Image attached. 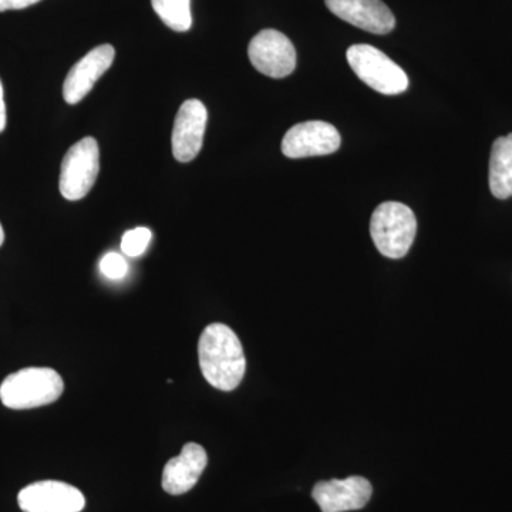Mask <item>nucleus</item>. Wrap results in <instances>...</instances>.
<instances>
[{
  "label": "nucleus",
  "mask_w": 512,
  "mask_h": 512,
  "mask_svg": "<svg viewBox=\"0 0 512 512\" xmlns=\"http://www.w3.org/2000/svg\"><path fill=\"white\" fill-rule=\"evenodd\" d=\"M99 171V144L96 138H83L63 158L59 183L63 197L69 201L82 200L92 190Z\"/></svg>",
  "instance_id": "obj_5"
},
{
  "label": "nucleus",
  "mask_w": 512,
  "mask_h": 512,
  "mask_svg": "<svg viewBox=\"0 0 512 512\" xmlns=\"http://www.w3.org/2000/svg\"><path fill=\"white\" fill-rule=\"evenodd\" d=\"M416 232V215L402 202H383L373 212L370 235L380 254L387 258H404L412 248Z\"/></svg>",
  "instance_id": "obj_3"
},
{
  "label": "nucleus",
  "mask_w": 512,
  "mask_h": 512,
  "mask_svg": "<svg viewBox=\"0 0 512 512\" xmlns=\"http://www.w3.org/2000/svg\"><path fill=\"white\" fill-rule=\"evenodd\" d=\"M207 107L200 100H187L178 110L173 128V154L180 163H190L200 154L207 128Z\"/></svg>",
  "instance_id": "obj_9"
},
{
  "label": "nucleus",
  "mask_w": 512,
  "mask_h": 512,
  "mask_svg": "<svg viewBox=\"0 0 512 512\" xmlns=\"http://www.w3.org/2000/svg\"><path fill=\"white\" fill-rule=\"evenodd\" d=\"M23 512H80L86 505L82 491L62 481H37L18 495Z\"/></svg>",
  "instance_id": "obj_8"
},
{
  "label": "nucleus",
  "mask_w": 512,
  "mask_h": 512,
  "mask_svg": "<svg viewBox=\"0 0 512 512\" xmlns=\"http://www.w3.org/2000/svg\"><path fill=\"white\" fill-rule=\"evenodd\" d=\"M325 2L333 15L365 32L387 35L396 28V18L382 0H325Z\"/></svg>",
  "instance_id": "obj_11"
},
{
  "label": "nucleus",
  "mask_w": 512,
  "mask_h": 512,
  "mask_svg": "<svg viewBox=\"0 0 512 512\" xmlns=\"http://www.w3.org/2000/svg\"><path fill=\"white\" fill-rule=\"evenodd\" d=\"M346 57L356 76L377 93L396 96L409 87V77L402 67L376 47L353 45Z\"/></svg>",
  "instance_id": "obj_4"
},
{
  "label": "nucleus",
  "mask_w": 512,
  "mask_h": 512,
  "mask_svg": "<svg viewBox=\"0 0 512 512\" xmlns=\"http://www.w3.org/2000/svg\"><path fill=\"white\" fill-rule=\"evenodd\" d=\"M208 456L205 448L197 443L185 444L180 456L171 458L163 471V488L165 493L181 495L188 493L198 483Z\"/></svg>",
  "instance_id": "obj_13"
},
{
  "label": "nucleus",
  "mask_w": 512,
  "mask_h": 512,
  "mask_svg": "<svg viewBox=\"0 0 512 512\" xmlns=\"http://www.w3.org/2000/svg\"><path fill=\"white\" fill-rule=\"evenodd\" d=\"M100 269L107 278L123 279L127 275L128 265L123 256L116 252H110L101 259Z\"/></svg>",
  "instance_id": "obj_17"
},
{
  "label": "nucleus",
  "mask_w": 512,
  "mask_h": 512,
  "mask_svg": "<svg viewBox=\"0 0 512 512\" xmlns=\"http://www.w3.org/2000/svg\"><path fill=\"white\" fill-rule=\"evenodd\" d=\"M198 359L202 376L222 392L237 389L247 370L241 340L234 330L222 323H212L201 333Z\"/></svg>",
  "instance_id": "obj_1"
},
{
  "label": "nucleus",
  "mask_w": 512,
  "mask_h": 512,
  "mask_svg": "<svg viewBox=\"0 0 512 512\" xmlns=\"http://www.w3.org/2000/svg\"><path fill=\"white\" fill-rule=\"evenodd\" d=\"M3 242H5V231H3L2 224H0V247H2Z\"/></svg>",
  "instance_id": "obj_20"
},
{
  "label": "nucleus",
  "mask_w": 512,
  "mask_h": 512,
  "mask_svg": "<svg viewBox=\"0 0 512 512\" xmlns=\"http://www.w3.org/2000/svg\"><path fill=\"white\" fill-rule=\"evenodd\" d=\"M63 390V379L56 370L28 367L3 380L0 384V400L8 409H36L57 402Z\"/></svg>",
  "instance_id": "obj_2"
},
{
  "label": "nucleus",
  "mask_w": 512,
  "mask_h": 512,
  "mask_svg": "<svg viewBox=\"0 0 512 512\" xmlns=\"http://www.w3.org/2000/svg\"><path fill=\"white\" fill-rule=\"evenodd\" d=\"M342 137L338 128L325 121L296 124L282 140V153L288 158L329 156L339 150Z\"/></svg>",
  "instance_id": "obj_7"
},
{
  "label": "nucleus",
  "mask_w": 512,
  "mask_h": 512,
  "mask_svg": "<svg viewBox=\"0 0 512 512\" xmlns=\"http://www.w3.org/2000/svg\"><path fill=\"white\" fill-rule=\"evenodd\" d=\"M40 0H0V12L6 10H20L36 5Z\"/></svg>",
  "instance_id": "obj_18"
},
{
  "label": "nucleus",
  "mask_w": 512,
  "mask_h": 512,
  "mask_svg": "<svg viewBox=\"0 0 512 512\" xmlns=\"http://www.w3.org/2000/svg\"><path fill=\"white\" fill-rule=\"evenodd\" d=\"M488 180L495 198L507 200L512 197V133L494 141Z\"/></svg>",
  "instance_id": "obj_14"
},
{
  "label": "nucleus",
  "mask_w": 512,
  "mask_h": 512,
  "mask_svg": "<svg viewBox=\"0 0 512 512\" xmlns=\"http://www.w3.org/2000/svg\"><path fill=\"white\" fill-rule=\"evenodd\" d=\"M372 494V484L366 478L357 476L345 480L319 481L312 490L313 500L322 512L362 510Z\"/></svg>",
  "instance_id": "obj_10"
},
{
  "label": "nucleus",
  "mask_w": 512,
  "mask_h": 512,
  "mask_svg": "<svg viewBox=\"0 0 512 512\" xmlns=\"http://www.w3.org/2000/svg\"><path fill=\"white\" fill-rule=\"evenodd\" d=\"M116 57V50L111 45L94 47L92 52L87 53L82 60H79L63 84V97L69 104L80 103L90 92L94 84L110 69Z\"/></svg>",
  "instance_id": "obj_12"
},
{
  "label": "nucleus",
  "mask_w": 512,
  "mask_h": 512,
  "mask_svg": "<svg viewBox=\"0 0 512 512\" xmlns=\"http://www.w3.org/2000/svg\"><path fill=\"white\" fill-rule=\"evenodd\" d=\"M6 127V104L5 96H3V86L0 82V133L5 130Z\"/></svg>",
  "instance_id": "obj_19"
},
{
  "label": "nucleus",
  "mask_w": 512,
  "mask_h": 512,
  "mask_svg": "<svg viewBox=\"0 0 512 512\" xmlns=\"http://www.w3.org/2000/svg\"><path fill=\"white\" fill-rule=\"evenodd\" d=\"M151 237H153V234H151L148 228L130 229V231L123 235L121 251L124 252V255L130 256V258H137V256L143 255L146 252Z\"/></svg>",
  "instance_id": "obj_16"
},
{
  "label": "nucleus",
  "mask_w": 512,
  "mask_h": 512,
  "mask_svg": "<svg viewBox=\"0 0 512 512\" xmlns=\"http://www.w3.org/2000/svg\"><path fill=\"white\" fill-rule=\"evenodd\" d=\"M248 56L259 73L272 79H284L296 69L295 46L278 30L259 32L249 43Z\"/></svg>",
  "instance_id": "obj_6"
},
{
  "label": "nucleus",
  "mask_w": 512,
  "mask_h": 512,
  "mask_svg": "<svg viewBox=\"0 0 512 512\" xmlns=\"http://www.w3.org/2000/svg\"><path fill=\"white\" fill-rule=\"evenodd\" d=\"M154 12L174 32H187L192 26L191 0H151Z\"/></svg>",
  "instance_id": "obj_15"
}]
</instances>
